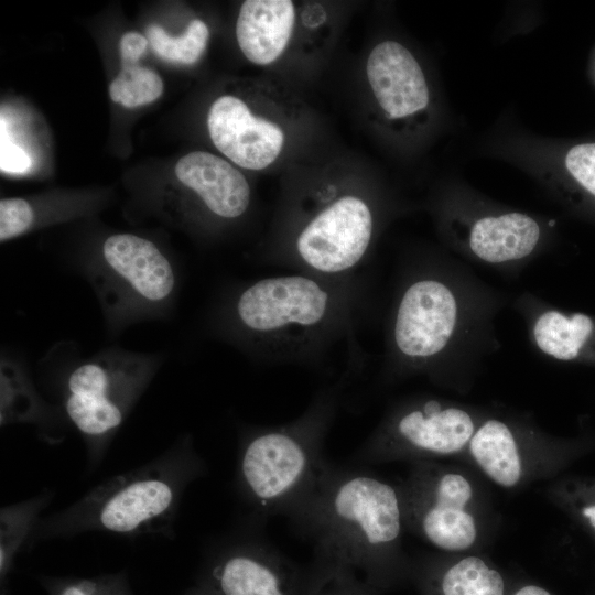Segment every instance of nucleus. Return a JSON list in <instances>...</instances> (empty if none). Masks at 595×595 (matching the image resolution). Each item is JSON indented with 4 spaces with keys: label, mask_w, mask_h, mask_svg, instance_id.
<instances>
[{
    "label": "nucleus",
    "mask_w": 595,
    "mask_h": 595,
    "mask_svg": "<svg viewBox=\"0 0 595 595\" xmlns=\"http://www.w3.org/2000/svg\"><path fill=\"white\" fill-rule=\"evenodd\" d=\"M363 288L357 275L304 272L267 277L235 292L220 312V331L261 361L315 366L340 343L356 348Z\"/></svg>",
    "instance_id": "nucleus-1"
},
{
    "label": "nucleus",
    "mask_w": 595,
    "mask_h": 595,
    "mask_svg": "<svg viewBox=\"0 0 595 595\" xmlns=\"http://www.w3.org/2000/svg\"><path fill=\"white\" fill-rule=\"evenodd\" d=\"M314 543V563L334 572L363 570L379 577L393 556L404 519L397 489L358 467L328 462L302 505L289 517Z\"/></svg>",
    "instance_id": "nucleus-2"
},
{
    "label": "nucleus",
    "mask_w": 595,
    "mask_h": 595,
    "mask_svg": "<svg viewBox=\"0 0 595 595\" xmlns=\"http://www.w3.org/2000/svg\"><path fill=\"white\" fill-rule=\"evenodd\" d=\"M349 375L321 388L296 419L251 429L238 463L242 495L256 513L290 517L316 487L328 461L324 443L340 407Z\"/></svg>",
    "instance_id": "nucleus-3"
},
{
    "label": "nucleus",
    "mask_w": 595,
    "mask_h": 595,
    "mask_svg": "<svg viewBox=\"0 0 595 595\" xmlns=\"http://www.w3.org/2000/svg\"><path fill=\"white\" fill-rule=\"evenodd\" d=\"M87 272L112 327L163 313L176 288L169 259L154 242L132 234L109 236Z\"/></svg>",
    "instance_id": "nucleus-4"
},
{
    "label": "nucleus",
    "mask_w": 595,
    "mask_h": 595,
    "mask_svg": "<svg viewBox=\"0 0 595 595\" xmlns=\"http://www.w3.org/2000/svg\"><path fill=\"white\" fill-rule=\"evenodd\" d=\"M374 228L370 205L358 195L344 194L304 218L277 260L296 272L326 278L356 275Z\"/></svg>",
    "instance_id": "nucleus-5"
},
{
    "label": "nucleus",
    "mask_w": 595,
    "mask_h": 595,
    "mask_svg": "<svg viewBox=\"0 0 595 595\" xmlns=\"http://www.w3.org/2000/svg\"><path fill=\"white\" fill-rule=\"evenodd\" d=\"M154 359L111 351L75 368L66 382L65 410L91 441L115 432L154 374Z\"/></svg>",
    "instance_id": "nucleus-6"
},
{
    "label": "nucleus",
    "mask_w": 595,
    "mask_h": 595,
    "mask_svg": "<svg viewBox=\"0 0 595 595\" xmlns=\"http://www.w3.org/2000/svg\"><path fill=\"white\" fill-rule=\"evenodd\" d=\"M474 434L467 412L428 400L400 410L355 452L351 462L372 463L404 452L447 455L465 446Z\"/></svg>",
    "instance_id": "nucleus-7"
},
{
    "label": "nucleus",
    "mask_w": 595,
    "mask_h": 595,
    "mask_svg": "<svg viewBox=\"0 0 595 595\" xmlns=\"http://www.w3.org/2000/svg\"><path fill=\"white\" fill-rule=\"evenodd\" d=\"M191 475L172 479L162 469L149 468L117 477L86 499V527L115 533L145 531L172 512L181 484Z\"/></svg>",
    "instance_id": "nucleus-8"
},
{
    "label": "nucleus",
    "mask_w": 595,
    "mask_h": 595,
    "mask_svg": "<svg viewBox=\"0 0 595 595\" xmlns=\"http://www.w3.org/2000/svg\"><path fill=\"white\" fill-rule=\"evenodd\" d=\"M457 317L455 296L443 282L422 278L402 293L392 326L394 350L411 363L429 360L448 344Z\"/></svg>",
    "instance_id": "nucleus-9"
},
{
    "label": "nucleus",
    "mask_w": 595,
    "mask_h": 595,
    "mask_svg": "<svg viewBox=\"0 0 595 595\" xmlns=\"http://www.w3.org/2000/svg\"><path fill=\"white\" fill-rule=\"evenodd\" d=\"M220 555L213 576L221 595H310L324 578L301 572L270 543L252 540L231 545Z\"/></svg>",
    "instance_id": "nucleus-10"
},
{
    "label": "nucleus",
    "mask_w": 595,
    "mask_h": 595,
    "mask_svg": "<svg viewBox=\"0 0 595 595\" xmlns=\"http://www.w3.org/2000/svg\"><path fill=\"white\" fill-rule=\"evenodd\" d=\"M207 128L215 147L237 165L262 170L279 156L284 133L281 127L256 117L239 98H217L207 115Z\"/></svg>",
    "instance_id": "nucleus-11"
},
{
    "label": "nucleus",
    "mask_w": 595,
    "mask_h": 595,
    "mask_svg": "<svg viewBox=\"0 0 595 595\" xmlns=\"http://www.w3.org/2000/svg\"><path fill=\"white\" fill-rule=\"evenodd\" d=\"M425 482L430 484L428 488L414 483L412 488L426 496L412 493L409 498L422 536L445 551L470 548L477 537L474 518L465 510L473 496L470 483L455 473Z\"/></svg>",
    "instance_id": "nucleus-12"
},
{
    "label": "nucleus",
    "mask_w": 595,
    "mask_h": 595,
    "mask_svg": "<svg viewBox=\"0 0 595 595\" xmlns=\"http://www.w3.org/2000/svg\"><path fill=\"white\" fill-rule=\"evenodd\" d=\"M367 78L372 93L390 118H401L424 109L429 88L413 55L398 42L375 46L367 60Z\"/></svg>",
    "instance_id": "nucleus-13"
},
{
    "label": "nucleus",
    "mask_w": 595,
    "mask_h": 595,
    "mask_svg": "<svg viewBox=\"0 0 595 595\" xmlns=\"http://www.w3.org/2000/svg\"><path fill=\"white\" fill-rule=\"evenodd\" d=\"M175 175L214 217L236 219L249 207L251 193L246 177L215 154L195 151L184 155L175 165Z\"/></svg>",
    "instance_id": "nucleus-14"
},
{
    "label": "nucleus",
    "mask_w": 595,
    "mask_h": 595,
    "mask_svg": "<svg viewBox=\"0 0 595 595\" xmlns=\"http://www.w3.org/2000/svg\"><path fill=\"white\" fill-rule=\"evenodd\" d=\"M295 21L290 0H246L236 23V37L244 55L267 65L285 50Z\"/></svg>",
    "instance_id": "nucleus-15"
},
{
    "label": "nucleus",
    "mask_w": 595,
    "mask_h": 595,
    "mask_svg": "<svg viewBox=\"0 0 595 595\" xmlns=\"http://www.w3.org/2000/svg\"><path fill=\"white\" fill-rule=\"evenodd\" d=\"M540 228L534 219L510 213L478 219L469 236L472 251L487 262H505L527 257L536 248Z\"/></svg>",
    "instance_id": "nucleus-16"
},
{
    "label": "nucleus",
    "mask_w": 595,
    "mask_h": 595,
    "mask_svg": "<svg viewBox=\"0 0 595 595\" xmlns=\"http://www.w3.org/2000/svg\"><path fill=\"white\" fill-rule=\"evenodd\" d=\"M470 453L496 484L512 487L520 480L522 466L516 440L509 428L498 421L485 422L469 441Z\"/></svg>",
    "instance_id": "nucleus-17"
},
{
    "label": "nucleus",
    "mask_w": 595,
    "mask_h": 595,
    "mask_svg": "<svg viewBox=\"0 0 595 595\" xmlns=\"http://www.w3.org/2000/svg\"><path fill=\"white\" fill-rule=\"evenodd\" d=\"M593 331V322L585 314L565 316L558 311H548L539 316L533 327L538 347L560 360L577 357Z\"/></svg>",
    "instance_id": "nucleus-18"
},
{
    "label": "nucleus",
    "mask_w": 595,
    "mask_h": 595,
    "mask_svg": "<svg viewBox=\"0 0 595 595\" xmlns=\"http://www.w3.org/2000/svg\"><path fill=\"white\" fill-rule=\"evenodd\" d=\"M441 595H505L500 573L477 556H467L448 567L440 581Z\"/></svg>",
    "instance_id": "nucleus-19"
},
{
    "label": "nucleus",
    "mask_w": 595,
    "mask_h": 595,
    "mask_svg": "<svg viewBox=\"0 0 595 595\" xmlns=\"http://www.w3.org/2000/svg\"><path fill=\"white\" fill-rule=\"evenodd\" d=\"M209 37L207 25L202 20H193L178 36L169 35L158 24L147 28V39L152 50L161 58L181 64H194L204 53Z\"/></svg>",
    "instance_id": "nucleus-20"
},
{
    "label": "nucleus",
    "mask_w": 595,
    "mask_h": 595,
    "mask_svg": "<svg viewBox=\"0 0 595 595\" xmlns=\"http://www.w3.org/2000/svg\"><path fill=\"white\" fill-rule=\"evenodd\" d=\"M162 91L161 77L152 69L138 64L121 66L118 76L109 85L111 100L128 108L151 104Z\"/></svg>",
    "instance_id": "nucleus-21"
},
{
    "label": "nucleus",
    "mask_w": 595,
    "mask_h": 595,
    "mask_svg": "<svg viewBox=\"0 0 595 595\" xmlns=\"http://www.w3.org/2000/svg\"><path fill=\"white\" fill-rule=\"evenodd\" d=\"M33 216L24 198L0 201V239L6 241L26 232L32 227Z\"/></svg>",
    "instance_id": "nucleus-22"
},
{
    "label": "nucleus",
    "mask_w": 595,
    "mask_h": 595,
    "mask_svg": "<svg viewBox=\"0 0 595 595\" xmlns=\"http://www.w3.org/2000/svg\"><path fill=\"white\" fill-rule=\"evenodd\" d=\"M571 175L595 196V143L573 147L565 156Z\"/></svg>",
    "instance_id": "nucleus-23"
},
{
    "label": "nucleus",
    "mask_w": 595,
    "mask_h": 595,
    "mask_svg": "<svg viewBox=\"0 0 595 595\" xmlns=\"http://www.w3.org/2000/svg\"><path fill=\"white\" fill-rule=\"evenodd\" d=\"M310 595H368L351 572H335L325 577Z\"/></svg>",
    "instance_id": "nucleus-24"
},
{
    "label": "nucleus",
    "mask_w": 595,
    "mask_h": 595,
    "mask_svg": "<svg viewBox=\"0 0 595 595\" xmlns=\"http://www.w3.org/2000/svg\"><path fill=\"white\" fill-rule=\"evenodd\" d=\"M32 166V159L20 145L1 139L0 169L8 174H24Z\"/></svg>",
    "instance_id": "nucleus-25"
},
{
    "label": "nucleus",
    "mask_w": 595,
    "mask_h": 595,
    "mask_svg": "<svg viewBox=\"0 0 595 595\" xmlns=\"http://www.w3.org/2000/svg\"><path fill=\"white\" fill-rule=\"evenodd\" d=\"M148 39L137 32L125 33L119 42L121 66L136 65L144 54Z\"/></svg>",
    "instance_id": "nucleus-26"
},
{
    "label": "nucleus",
    "mask_w": 595,
    "mask_h": 595,
    "mask_svg": "<svg viewBox=\"0 0 595 595\" xmlns=\"http://www.w3.org/2000/svg\"><path fill=\"white\" fill-rule=\"evenodd\" d=\"M515 595H551L547 589L537 585H527L519 588Z\"/></svg>",
    "instance_id": "nucleus-27"
},
{
    "label": "nucleus",
    "mask_w": 595,
    "mask_h": 595,
    "mask_svg": "<svg viewBox=\"0 0 595 595\" xmlns=\"http://www.w3.org/2000/svg\"><path fill=\"white\" fill-rule=\"evenodd\" d=\"M583 515L588 518L589 522L595 528V506L585 507L583 509Z\"/></svg>",
    "instance_id": "nucleus-28"
},
{
    "label": "nucleus",
    "mask_w": 595,
    "mask_h": 595,
    "mask_svg": "<svg viewBox=\"0 0 595 595\" xmlns=\"http://www.w3.org/2000/svg\"><path fill=\"white\" fill-rule=\"evenodd\" d=\"M94 593H95V584H94Z\"/></svg>",
    "instance_id": "nucleus-29"
}]
</instances>
